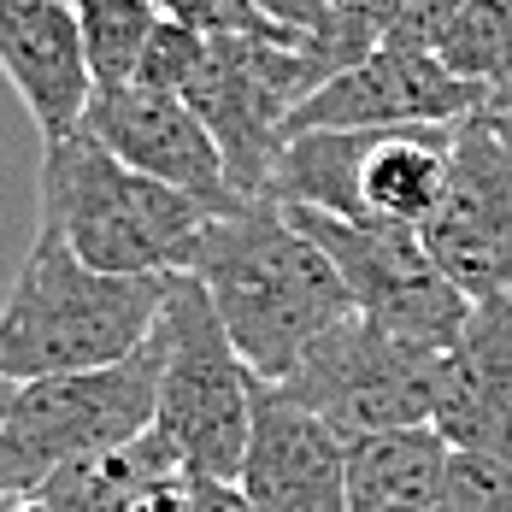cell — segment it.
Masks as SVG:
<instances>
[{
	"instance_id": "6da1fadb",
	"label": "cell",
	"mask_w": 512,
	"mask_h": 512,
	"mask_svg": "<svg viewBox=\"0 0 512 512\" xmlns=\"http://www.w3.org/2000/svg\"><path fill=\"white\" fill-rule=\"evenodd\" d=\"M212 295V312L254 377H289L312 342L354 312V295L330 254L271 195L218 206L201 224L189 265Z\"/></svg>"
},
{
	"instance_id": "cb8c5ba5",
	"label": "cell",
	"mask_w": 512,
	"mask_h": 512,
	"mask_svg": "<svg viewBox=\"0 0 512 512\" xmlns=\"http://www.w3.org/2000/svg\"><path fill=\"white\" fill-rule=\"evenodd\" d=\"M460 6H465V0H407V6H401V24L389 30V42L436 48V42H442V30H448V18H454Z\"/></svg>"
},
{
	"instance_id": "7c38bea8",
	"label": "cell",
	"mask_w": 512,
	"mask_h": 512,
	"mask_svg": "<svg viewBox=\"0 0 512 512\" xmlns=\"http://www.w3.org/2000/svg\"><path fill=\"white\" fill-rule=\"evenodd\" d=\"M83 130L101 136L118 159H130L136 171H154L165 183L206 195L212 206L248 201L230 189L224 154L201 124V112L171 95V89H148V83H118V89H95L83 106Z\"/></svg>"
},
{
	"instance_id": "ffe728a7",
	"label": "cell",
	"mask_w": 512,
	"mask_h": 512,
	"mask_svg": "<svg viewBox=\"0 0 512 512\" xmlns=\"http://www.w3.org/2000/svg\"><path fill=\"white\" fill-rule=\"evenodd\" d=\"M401 6H407V0H324L318 18H312V30H301V42H307V53L318 59L324 83H330L336 71L359 65L365 53L383 48L389 30L401 24Z\"/></svg>"
},
{
	"instance_id": "d4e9b609",
	"label": "cell",
	"mask_w": 512,
	"mask_h": 512,
	"mask_svg": "<svg viewBox=\"0 0 512 512\" xmlns=\"http://www.w3.org/2000/svg\"><path fill=\"white\" fill-rule=\"evenodd\" d=\"M318 6H324V0H259V12H265L271 24H289V30H312Z\"/></svg>"
},
{
	"instance_id": "4fadbf2b",
	"label": "cell",
	"mask_w": 512,
	"mask_h": 512,
	"mask_svg": "<svg viewBox=\"0 0 512 512\" xmlns=\"http://www.w3.org/2000/svg\"><path fill=\"white\" fill-rule=\"evenodd\" d=\"M430 424L448 448L512 460V289L471 301L465 330L436 359Z\"/></svg>"
},
{
	"instance_id": "2e32d148",
	"label": "cell",
	"mask_w": 512,
	"mask_h": 512,
	"mask_svg": "<svg viewBox=\"0 0 512 512\" xmlns=\"http://www.w3.org/2000/svg\"><path fill=\"white\" fill-rule=\"evenodd\" d=\"M177 477H189V471L165 448V436L142 430L136 442H118V448L59 465L53 477H42L24 495V512H136L148 495H159Z\"/></svg>"
},
{
	"instance_id": "7402d4cb",
	"label": "cell",
	"mask_w": 512,
	"mask_h": 512,
	"mask_svg": "<svg viewBox=\"0 0 512 512\" xmlns=\"http://www.w3.org/2000/svg\"><path fill=\"white\" fill-rule=\"evenodd\" d=\"M206 42H212L206 30L183 24V18H171V12H159L154 36H148V53H142V71H136V83L183 95V83L195 77V65L206 59Z\"/></svg>"
},
{
	"instance_id": "9a60e30c",
	"label": "cell",
	"mask_w": 512,
	"mask_h": 512,
	"mask_svg": "<svg viewBox=\"0 0 512 512\" xmlns=\"http://www.w3.org/2000/svg\"><path fill=\"white\" fill-rule=\"evenodd\" d=\"M448 124H401V130H365L359 154V212L389 224H424L448 189Z\"/></svg>"
},
{
	"instance_id": "277c9868",
	"label": "cell",
	"mask_w": 512,
	"mask_h": 512,
	"mask_svg": "<svg viewBox=\"0 0 512 512\" xmlns=\"http://www.w3.org/2000/svg\"><path fill=\"white\" fill-rule=\"evenodd\" d=\"M159 407L154 430L189 477L236 483L254 424V365L224 336L195 271H165L159 295Z\"/></svg>"
},
{
	"instance_id": "603a6c76",
	"label": "cell",
	"mask_w": 512,
	"mask_h": 512,
	"mask_svg": "<svg viewBox=\"0 0 512 512\" xmlns=\"http://www.w3.org/2000/svg\"><path fill=\"white\" fill-rule=\"evenodd\" d=\"M159 12L195 24V30H206V36H254V30H277V24L259 12V0H159ZM283 30H289V24H283Z\"/></svg>"
},
{
	"instance_id": "9c48e42d",
	"label": "cell",
	"mask_w": 512,
	"mask_h": 512,
	"mask_svg": "<svg viewBox=\"0 0 512 512\" xmlns=\"http://www.w3.org/2000/svg\"><path fill=\"white\" fill-rule=\"evenodd\" d=\"M418 236L471 301L512 289V159L489 112H471L465 124H454L448 189L436 212L418 224Z\"/></svg>"
},
{
	"instance_id": "4316f807",
	"label": "cell",
	"mask_w": 512,
	"mask_h": 512,
	"mask_svg": "<svg viewBox=\"0 0 512 512\" xmlns=\"http://www.w3.org/2000/svg\"><path fill=\"white\" fill-rule=\"evenodd\" d=\"M12 395H18V377L0 365V418H6V407H12Z\"/></svg>"
},
{
	"instance_id": "8fae6325",
	"label": "cell",
	"mask_w": 512,
	"mask_h": 512,
	"mask_svg": "<svg viewBox=\"0 0 512 512\" xmlns=\"http://www.w3.org/2000/svg\"><path fill=\"white\" fill-rule=\"evenodd\" d=\"M236 489L254 512H348V442L283 383L259 377Z\"/></svg>"
},
{
	"instance_id": "83f0119b",
	"label": "cell",
	"mask_w": 512,
	"mask_h": 512,
	"mask_svg": "<svg viewBox=\"0 0 512 512\" xmlns=\"http://www.w3.org/2000/svg\"><path fill=\"white\" fill-rule=\"evenodd\" d=\"M0 512H24V495H0Z\"/></svg>"
},
{
	"instance_id": "44dd1931",
	"label": "cell",
	"mask_w": 512,
	"mask_h": 512,
	"mask_svg": "<svg viewBox=\"0 0 512 512\" xmlns=\"http://www.w3.org/2000/svg\"><path fill=\"white\" fill-rule=\"evenodd\" d=\"M430 512H512V460L477 454V448H448Z\"/></svg>"
},
{
	"instance_id": "5bb4252c",
	"label": "cell",
	"mask_w": 512,
	"mask_h": 512,
	"mask_svg": "<svg viewBox=\"0 0 512 512\" xmlns=\"http://www.w3.org/2000/svg\"><path fill=\"white\" fill-rule=\"evenodd\" d=\"M0 71L12 95L36 118L42 142H59L83 124V106L95 95L89 59L77 36L71 0H0Z\"/></svg>"
},
{
	"instance_id": "8992f818",
	"label": "cell",
	"mask_w": 512,
	"mask_h": 512,
	"mask_svg": "<svg viewBox=\"0 0 512 512\" xmlns=\"http://www.w3.org/2000/svg\"><path fill=\"white\" fill-rule=\"evenodd\" d=\"M318 83H324V71L307 53L301 30L277 24V30H254V36L206 42V59L183 83V101L212 130L236 195H265L277 148H283V124Z\"/></svg>"
},
{
	"instance_id": "30bf717a",
	"label": "cell",
	"mask_w": 512,
	"mask_h": 512,
	"mask_svg": "<svg viewBox=\"0 0 512 512\" xmlns=\"http://www.w3.org/2000/svg\"><path fill=\"white\" fill-rule=\"evenodd\" d=\"M471 112H489V95L448 71L436 48L383 42L359 65L318 83L307 101L289 112L283 136L295 130H401V124H465Z\"/></svg>"
},
{
	"instance_id": "484cf974",
	"label": "cell",
	"mask_w": 512,
	"mask_h": 512,
	"mask_svg": "<svg viewBox=\"0 0 512 512\" xmlns=\"http://www.w3.org/2000/svg\"><path fill=\"white\" fill-rule=\"evenodd\" d=\"M489 124H495V136H501V148L512 159V106H489Z\"/></svg>"
},
{
	"instance_id": "d6986e66",
	"label": "cell",
	"mask_w": 512,
	"mask_h": 512,
	"mask_svg": "<svg viewBox=\"0 0 512 512\" xmlns=\"http://www.w3.org/2000/svg\"><path fill=\"white\" fill-rule=\"evenodd\" d=\"M154 24L159 0H77V36H83V59H89V83L95 89L136 83Z\"/></svg>"
},
{
	"instance_id": "e0dca14e",
	"label": "cell",
	"mask_w": 512,
	"mask_h": 512,
	"mask_svg": "<svg viewBox=\"0 0 512 512\" xmlns=\"http://www.w3.org/2000/svg\"><path fill=\"white\" fill-rule=\"evenodd\" d=\"M448 465L436 424H401L348 442V512H430Z\"/></svg>"
},
{
	"instance_id": "52a82bcc",
	"label": "cell",
	"mask_w": 512,
	"mask_h": 512,
	"mask_svg": "<svg viewBox=\"0 0 512 512\" xmlns=\"http://www.w3.org/2000/svg\"><path fill=\"white\" fill-rule=\"evenodd\" d=\"M436 359L442 354L412 348L407 336L383 330L377 318L348 312L277 383L307 412H318L342 442H359V436H377V430L430 424V407H436Z\"/></svg>"
},
{
	"instance_id": "7a4b0ae2",
	"label": "cell",
	"mask_w": 512,
	"mask_h": 512,
	"mask_svg": "<svg viewBox=\"0 0 512 512\" xmlns=\"http://www.w3.org/2000/svg\"><path fill=\"white\" fill-rule=\"evenodd\" d=\"M159 295L165 271H101L59 230L36 224V242L0 301V365L18 383L112 365L154 336Z\"/></svg>"
},
{
	"instance_id": "5b68a950",
	"label": "cell",
	"mask_w": 512,
	"mask_h": 512,
	"mask_svg": "<svg viewBox=\"0 0 512 512\" xmlns=\"http://www.w3.org/2000/svg\"><path fill=\"white\" fill-rule=\"evenodd\" d=\"M159 354H165V342L154 324V336L136 354L112 359V365L18 383L12 407L0 418V495H30L59 465L154 430Z\"/></svg>"
},
{
	"instance_id": "ba28073f",
	"label": "cell",
	"mask_w": 512,
	"mask_h": 512,
	"mask_svg": "<svg viewBox=\"0 0 512 512\" xmlns=\"http://www.w3.org/2000/svg\"><path fill=\"white\" fill-rule=\"evenodd\" d=\"M289 218L342 271V283L354 295V312L377 318L383 330L407 336L412 348H424V354H448V342L465 330L471 295L430 259L424 236L412 224L330 218V212H312V206H289Z\"/></svg>"
},
{
	"instance_id": "3957f363",
	"label": "cell",
	"mask_w": 512,
	"mask_h": 512,
	"mask_svg": "<svg viewBox=\"0 0 512 512\" xmlns=\"http://www.w3.org/2000/svg\"><path fill=\"white\" fill-rule=\"evenodd\" d=\"M218 206L154 171H136L83 124L42 142V218L101 271H183Z\"/></svg>"
},
{
	"instance_id": "f1b7e54d",
	"label": "cell",
	"mask_w": 512,
	"mask_h": 512,
	"mask_svg": "<svg viewBox=\"0 0 512 512\" xmlns=\"http://www.w3.org/2000/svg\"><path fill=\"white\" fill-rule=\"evenodd\" d=\"M71 6H77V0H71Z\"/></svg>"
},
{
	"instance_id": "ac0fdd59",
	"label": "cell",
	"mask_w": 512,
	"mask_h": 512,
	"mask_svg": "<svg viewBox=\"0 0 512 512\" xmlns=\"http://www.w3.org/2000/svg\"><path fill=\"white\" fill-rule=\"evenodd\" d=\"M436 59L477 83L489 106H512V0H465L436 42Z\"/></svg>"
}]
</instances>
